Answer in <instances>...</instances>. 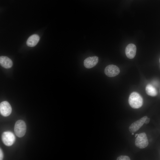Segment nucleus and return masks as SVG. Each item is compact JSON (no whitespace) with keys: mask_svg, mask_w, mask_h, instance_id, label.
Here are the masks:
<instances>
[{"mask_svg":"<svg viewBox=\"0 0 160 160\" xmlns=\"http://www.w3.org/2000/svg\"><path fill=\"white\" fill-rule=\"evenodd\" d=\"M26 130V126L23 120H19L15 123L14 127V132L17 136L19 137H23Z\"/></svg>","mask_w":160,"mask_h":160,"instance_id":"f03ea898","label":"nucleus"},{"mask_svg":"<svg viewBox=\"0 0 160 160\" xmlns=\"http://www.w3.org/2000/svg\"><path fill=\"white\" fill-rule=\"evenodd\" d=\"M138 134H135V137H136L138 135Z\"/></svg>","mask_w":160,"mask_h":160,"instance_id":"dca6fc26","label":"nucleus"},{"mask_svg":"<svg viewBox=\"0 0 160 160\" xmlns=\"http://www.w3.org/2000/svg\"><path fill=\"white\" fill-rule=\"evenodd\" d=\"M130 159L129 156L124 155L120 156L117 159V160H130Z\"/></svg>","mask_w":160,"mask_h":160,"instance_id":"ddd939ff","label":"nucleus"},{"mask_svg":"<svg viewBox=\"0 0 160 160\" xmlns=\"http://www.w3.org/2000/svg\"><path fill=\"white\" fill-rule=\"evenodd\" d=\"M150 119L148 117L146 119L145 122V124H148L150 121Z\"/></svg>","mask_w":160,"mask_h":160,"instance_id":"2eb2a0df","label":"nucleus"},{"mask_svg":"<svg viewBox=\"0 0 160 160\" xmlns=\"http://www.w3.org/2000/svg\"><path fill=\"white\" fill-rule=\"evenodd\" d=\"M3 158V153L1 149H0V160H2Z\"/></svg>","mask_w":160,"mask_h":160,"instance_id":"4468645a","label":"nucleus"},{"mask_svg":"<svg viewBox=\"0 0 160 160\" xmlns=\"http://www.w3.org/2000/svg\"></svg>","mask_w":160,"mask_h":160,"instance_id":"6ab92c4d","label":"nucleus"},{"mask_svg":"<svg viewBox=\"0 0 160 160\" xmlns=\"http://www.w3.org/2000/svg\"><path fill=\"white\" fill-rule=\"evenodd\" d=\"M145 91L148 95L154 97L157 94L156 88L151 84H148L146 86Z\"/></svg>","mask_w":160,"mask_h":160,"instance_id":"f8f14e48","label":"nucleus"},{"mask_svg":"<svg viewBox=\"0 0 160 160\" xmlns=\"http://www.w3.org/2000/svg\"><path fill=\"white\" fill-rule=\"evenodd\" d=\"M39 37L37 34H33L30 36L28 39L26 44L30 47H33L35 46L39 40Z\"/></svg>","mask_w":160,"mask_h":160,"instance_id":"9b49d317","label":"nucleus"},{"mask_svg":"<svg viewBox=\"0 0 160 160\" xmlns=\"http://www.w3.org/2000/svg\"><path fill=\"white\" fill-rule=\"evenodd\" d=\"M132 135H134V133H132Z\"/></svg>","mask_w":160,"mask_h":160,"instance_id":"f3484780","label":"nucleus"},{"mask_svg":"<svg viewBox=\"0 0 160 160\" xmlns=\"http://www.w3.org/2000/svg\"><path fill=\"white\" fill-rule=\"evenodd\" d=\"M148 118L145 116L132 124L129 127V130L132 133H134L138 130L145 123L146 119Z\"/></svg>","mask_w":160,"mask_h":160,"instance_id":"423d86ee","label":"nucleus"},{"mask_svg":"<svg viewBox=\"0 0 160 160\" xmlns=\"http://www.w3.org/2000/svg\"><path fill=\"white\" fill-rule=\"evenodd\" d=\"M135 145L140 148L146 147L148 144V141L146 134L142 132L138 134L135 141Z\"/></svg>","mask_w":160,"mask_h":160,"instance_id":"7ed1b4c3","label":"nucleus"},{"mask_svg":"<svg viewBox=\"0 0 160 160\" xmlns=\"http://www.w3.org/2000/svg\"><path fill=\"white\" fill-rule=\"evenodd\" d=\"M98 60V57L96 56L89 57L84 60V65L87 68H92L97 64Z\"/></svg>","mask_w":160,"mask_h":160,"instance_id":"6e6552de","label":"nucleus"},{"mask_svg":"<svg viewBox=\"0 0 160 160\" xmlns=\"http://www.w3.org/2000/svg\"><path fill=\"white\" fill-rule=\"evenodd\" d=\"M136 46L133 44H130L126 47L125 52L127 57L129 59L134 58L136 55Z\"/></svg>","mask_w":160,"mask_h":160,"instance_id":"1a4fd4ad","label":"nucleus"},{"mask_svg":"<svg viewBox=\"0 0 160 160\" xmlns=\"http://www.w3.org/2000/svg\"><path fill=\"white\" fill-rule=\"evenodd\" d=\"M159 62H160V59H159Z\"/></svg>","mask_w":160,"mask_h":160,"instance_id":"a211bd4d","label":"nucleus"},{"mask_svg":"<svg viewBox=\"0 0 160 160\" xmlns=\"http://www.w3.org/2000/svg\"><path fill=\"white\" fill-rule=\"evenodd\" d=\"M3 143L7 146H11L15 143V137L14 134L9 131L4 132L1 135Z\"/></svg>","mask_w":160,"mask_h":160,"instance_id":"20e7f679","label":"nucleus"},{"mask_svg":"<svg viewBox=\"0 0 160 160\" xmlns=\"http://www.w3.org/2000/svg\"><path fill=\"white\" fill-rule=\"evenodd\" d=\"M120 70L117 66L110 65L107 66L104 70V73L107 76L110 77H114L120 73Z\"/></svg>","mask_w":160,"mask_h":160,"instance_id":"39448f33","label":"nucleus"},{"mask_svg":"<svg viewBox=\"0 0 160 160\" xmlns=\"http://www.w3.org/2000/svg\"><path fill=\"white\" fill-rule=\"evenodd\" d=\"M128 102L129 105L132 108L137 109L142 106L143 99L139 93L136 92H133L130 94Z\"/></svg>","mask_w":160,"mask_h":160,"instance_id":"f257e3e1","label":"nucleus"},{"mask_svg":"<svg viewBox=\"0 0 160 160\" xmlns=\"http://www.w3.org/2000/svg\"><path fill=\"white\" fill-rule=\"evenodd\" d=\"M1 65L6 68H9L12 67L13 63L12 60L6 56H1L0 57Z\"/></svg>","mask_w":160,"mask_h":160,"instance_id":"9d476101","label":"nucleus"},{"mask_svg":"<svg viewBox=\"0 0 160 160\" xmlns=\"http://www.w3.org/2000/svg\"><path fill=\"white\" fill-rule=\"evenodd\" d=\"M12 107L10 104L7 101H4L0 104V112L1 114L4 116H7L11 113Z\"/></svg>","mask_w":160,"mask_h":160,"instance_id":"0eeeda50","label":"nucleus"}]
</instances>
